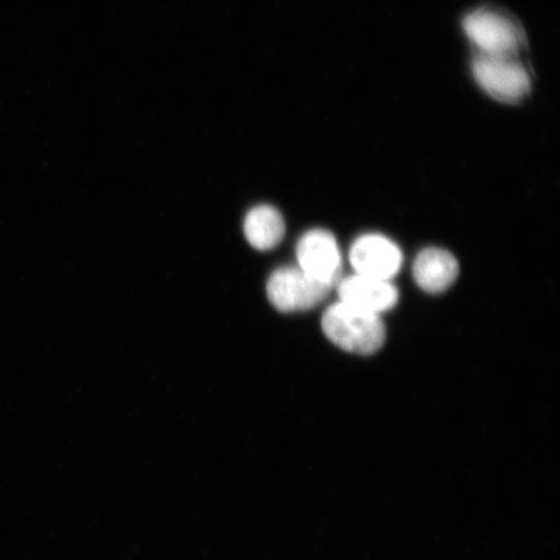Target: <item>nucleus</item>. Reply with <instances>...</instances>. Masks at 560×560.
Here are the masks:
<instances>
[{
  "mask_svg": "<svg viewBox=\"0 0 560 560\" xmlns=\"http://www.w3.org/2000/svg\"><path fill=\"white\" fill-rule=\"evenodd\" d=\"M472 52L490 56H525L528 38L513 13L495 5H480L462 20Z\"/></svg>",
  "mask_w": 560,
  "mask_h": 560,
  "instance_id": "f257e3e1",
  "label": "nucleus"
},
{
  "mask_svg": "<svg viewBox=\"0 0 560 560\" xmlns=\"http://www.w3.org/2000/svg\"><path fill=\"white\" fill-rule=\"evenodd\" d=\"M471 72L479 88L501 104H522L528 100L534 86V74L525 56L472 52Z\"/></svg>",
  "mask_w": 560,
  "mask_h": 560,
  "instance_id": "f03ea898",
  "label": "nucleus"
},
{
  "mask_svg": "<svg viewBox=\"0 0 560 560\" xmlns=\"http://www.w3.org/2000/svg\"><path fill=\"white\" fill-rule=\"evenodd\" d=\"M322 327L335 346L349 353L373 354L385 340L380 314L357 310L342 301L328 307L322 318Z\"/></svg>",
  "mask_w": 560,
  "mask_h": 560,
  "instance_id": "7ed1b4c3",
  "label": "nucleus"
},
{
  "mask_svg": "<svg viewBox=\"0 0 560 560\" xmlns=\"http://www.w3.org/2000/svg\"><path fill=\"white\" fill-rule=\"evenodd\" d=\"M332 289V284L289 266L272 272L266 291L279 312L292 313L313 310L330 295Z\"/></svg>",
  "mask_w": 560,
  "mask_h": 560,
  "instance_id": "20e7f679",
  "label": "nucleus"
},
{
  "mask_svg": "<svg viewBox=\"0 0 560 560\" xmlns=\"http://www.w3.org/2000/svg\"><path fill=\"white\" fill-rule=\"evenodd\" d=\"M299 268L334 287L341 279V255L330 231L317 229L300 237L296 247Z\"/></svg>",
  "mask_w": 560,
  "mask_h": 560,
  "instance_id": "39448f33",
  "label": "nucleus"
},
{
  "mask_svg": "<svg viewBox=\"0 0 560 560\" xmlns=\"http://www.w3.org/2000/svg\"><path fill=\"white\" fill-rule=\"evenodd\" d=\"M350 264L357 275L389 280L401 269L402 254L397 245L382 235H365L350 249Z\"/></svg>",
  "mask_w": 560,
  "mask_h": 560,
  "instance_id": "423d86ee",
  "label": "nucleus"
},
{
  "mask_svg": "<svg viewBox=\"0 0 560 560\" xmlns=\"http://www.w3.org/2000/svg\"><path fill=\"white\" fill-rule=\"evenodd\" d=\"M336 287L342 303L374 314L392 310L398 300L397 289L388 280L355 275L341 278Z\"/></svg>",
  "mask_w": 560,
  "mask_h": 560,
  "instance_id": "0eeeda50",
  "label": "nucleus"
},
{
  "mask_svg": "<svg viewBox=\"0 0 560 560\" xmlns=\"http://www.w3.org/2000/svg\"><path fill=\"white\" fill-rule=\"evenodd\" d=\"M459 272L458 261L445 249L427 248L418 255L412 266V275L420 289L444 292L455 282Z\"/></svg>",
  "mask_w": 560,
  "mask_h": 560,
  "instance_id": "6e6552de",
  "label": "nucleus"
},
{
  "mask_svg": "<svg viewBox=\"0 0 560 560\" xmlns=\"http://www.w3.org/2000/svg\"><path fill=\"white\" fill-rule=\"evenodd\" d=\"M243 230L252 247L269 250L282 242L285 225L282 214L276 208L260 206L249 210L245 217Z\"/></svg>",
  "mask_w": 560,
  "mask_h": 560,
  "instance_id": "1a4fd4ad",
  "label": "nucleus"
}]
</instances>
